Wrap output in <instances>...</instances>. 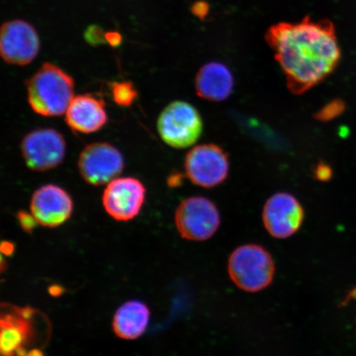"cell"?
<instances>
[{
    "label": "cell",
    "instance_id": "cell-12",
    "mask_svg": "<svg viewBox=\"0 0 356 356\" xmlns=\"http://www.w3.org/2000/svg\"><path fill=\"white\" fill-rule=\"evenodd\" d=\"M40 41L33 26L22 20L6 22L0 33V51L8 64L26 65L38 55Z\"/></svg>",
    "mask_w": 356,
    "mask_h": 356
},
{
    "label": "cell",
    "instance_id": "cell-8",
    "mask_svg": "<svg viewBox=\"0 0 356 356\" xmlns=\"http://www.w3.org/2000/svg\"><path fill=\"white\" fill-rule=\"evenodd\" d=\"M80 175L88 184L102 186L114 180L124 168V159L113 145L97 142L83 149L79 159Z\"/></svg>",
    "mask_w": 356,
    "mask_h": 356
},
{
    "label": "cell",
    "instance_id": "cell-20",
    "mask_svg": "<svg viewBox=\"0 0 356 356\" xmlns=\"http://www.w3.org/2000/svg\"><path fill=\"white\" fill-rule=\"evenodd\" d=\"M314 175L318 181H327L332 177V169L327 163H319L314 169Z\"/></svg>",
    "mask_w": 356,
    "mask_h": 356
},
{
    "label": "cell",
    "instance_id": "cell-9",
    "mask_svg": "<svg viewBox=\"0 0 356 356\" xmlns=\"http://www.w3.org/2000/svg\"><path fill=\"white\" fill-rule=\"evenodd\" d=\"M304 220L305 211L300 200L287 193L273 195L266 200L262 211L265 229L275 238L291 237L299 231Z\"/></svg>",
    "mask_w": 356,
    "mask_h": 356
},
{
    "label": "cell",
    "instance_id": "cell-23",
    "mask_svg": "<svg viewBox=\"0 0 356 356\" xmlns=\"http://www.w3.org/2000/svg\"><path fill=\"white\" fill-rule=\"evenodd\" d=\"M65 289L60 286H51L49 288V292H50L51 296L57 297L62 295Z\"/></svg>",
    "mask_w": 356,
    "mask_h": 356
},
{
    "label": "cell",
    "instance_id": "cell-19",
    "mask_svg": "<svg viewBox=\"0 0 356 356\" xmlns=\"http://www.w3.org/2000/svg\"><path fill=\"white\" fill-rule=\"evenodd\" d=\"M17 219L19 220L21 228L26 233H32L35 226L38 225L33 213L24 211L17 212Z\"/></svg>",
    "mask_w": 356,
    "mask_h": 356
},
{
    "label": "cell",
    "instance_id": "cell-22",
    "mask_svg": "<svg viewBox=\"0 0 356 356\" xmlns=\"http://www.w3.org/2000/svg\"><path fill=\"white\" fill-rule=\"evenodd\" d=\"M1 252L6 256H11L15 252V245L10 242L4 241L1 244Z\"/></svg>",
    "mask_w": 356,
    "mask_h": 356
},
{
    "label": "cell",
    "instance_id": "cell-10",
    "mask_svg": "<svg viewBox=\"0 0 356 356\" xmlns=\"http://www.w3.org/2000/svg\"><path fill=\"white\" fill-rule=\"evenodd\" d=\"M146 189L134 177L117 178L106 186L102 204L105 211L118 221H129L139 215L145 203Z\"/></svg>",
    "mask_w": 356,
    "mask_h": 356
},
{
    "label": "cell",
    "instance_id": "cell-24",
    "mask_svg": "<svg viewBox=\"0 0 356 356\" xmlns=\"http://www.w3.org/2000/svg\"><path fill=\"white\" fill-rule=\"evenodd\" d=\"M169 180H170V181H169V185L171 186H175L180 184L181 178L179 177V175H172V177L169 178Z\"/></svg>",
    "mask_w": 356,
    "mask_h": 356
},
{
    "label": "cell",
    "instance_id": "cell-18",
    "mask_svg": "<svg viewBox=\"0 0 356 356\" xmlns=\"http://www.w3.org/2000/svg\"><path fill=\"white\" fill-rule=\"evenodd\" d=\"M345 110L346 104L343 100L334 99L318 111L314 115V118L319 122H330L340 117Z\"/></svg>",
    "mask_w": 356,
    "mask_h": 356
},
{
    "label": "cell",
    "instance_id": "cell-16",
    "mask_svg": "<svg viewBox=\"0 0 356 356\" xmlns=\"http://www.w3.org/2000/svg\"><path fill=\"white\" fill-rule=\"evenodd\" d=\"M149 318L150 312L145 302L140 300L124 302L114 315V333L122 339H137L145 332Z\"/></svg>",
    "mask_w": 356,
    "mask_h": 356
},
{
    "label": "cell",
    "instance_id": "cell-11",
    "mask_svg": "<svg viewBox=\"0 0 356 356\" xmlns=\"http://www.w3.org/2000/svg\"><path fill=\"white\" fill-rule=\"evenodd\" d=\"M35 311L29 307H11L0 318V353L2 356H26V347L35 337L33 320Z\"/></svg>",
    "mask_w": 356,
    "mask_h": 356
},
{
    "label": "cell",
    "instance_id": "cell-6",
    "mask_svg": "<svg viewBox=\"0 0 356 356\" xmlns=\"http://www.w3.org/2000/svg\"><path fill=\"white\" fill-rule=\"evenodd\" d=\"M185 169L195 185L204 188H216L228 177L229 155L215 144L195 146L186 155Z\"/></svg>",
    "mask_w": 356,
    "mask_h": 356
},
{
    "label": "cell",
    "instance_id": "cell-3",
    "mask_svg": "<svg viewBox=\"0 0 356 356\" xmlns=\"http://www.w3.org/2000/svg\"><path fill=\"white\" fill-rule=\"evenodd\" d=\"M228 270L236 286L244 291L255 293L273 282L275 265L264 247L247 244L235 249L230 255Z\"/></svg>",
    "mask_w": 356,
    "mask_h": 356
},
{
    "label": "cell",
    "instance_id": "cell-17",
    "mask_svg": "<svg viewBox=\"0 0 356 356\" xmlns=\"http://www.w3.org/2000/svg\"><path fill=\"white\" fill-rule=\"evenodd\" d=\"M113 99L119 106H131L136 100L138 92L131 82H115L111 83Z\"/></svg>",
    "mask_w": 356,
    "mask_h": 356
},
{
    "label": "cell",
    "instance_id": "cell-2",
    "mask_svg": "<svg viewBox=\"0 0 356 356\" xmlns=\"http://www.w3.org/2000/svg\"><path fill=\"white\" fill-rule=\"evenodd\" d=\"M29 104L43 117L63 115L74 99V83L59 67L44 63L26 81Z\"/></svg>",
    "mask_w": 356,
    "mask_h": 356
},
{
    "label": "cell",
    "instance_id": "cell-7",
    "mask_svg": "<svg viewBox=\"0 0 356 356\" xmlns=\"http://www.w3.org/2000/svg\"><path fill=\"white\" fill-rule=\"evenodd\" d=\"M22 155L31 170L44 172L59 166L65 156V141L54 129H39L22 141Z\"/></svg>",
    "mask_w": 356,
    "mask_h": 356
},
{
    "label": "cell",
    "instance_id": "cell-1",
    "mask_svg": "<svg viewBox=\"0 0 356 356\" xmlns=\"http://www.w3.org/2000/svg\"><path fill=\"white\" fill-rule=\"evenodd\" d=\"M266 38L293 95L318 86L339 63L340 47L330 21L306 17L299 22H280L270 26Z\"/></svg>",
    "mask_w": 356,
    "mask_h": 356
},
{
    "label": "cell",
    "instance_id": "cell-25",
    "mask_svg": "<svg viewBox=\"0 0 356 356\" xmlns=\"http://www.w3.org/2000/svg\"><path fill=\"white\" fill-rule=\"evenodd\" d=\"M26 356H44V354L41 350L33 349L29 350Z\"/></svg>",
    "mask_w": 356,
    "mask_h": 356
},
{
    "label": "cell",
    "instance_id": "cell-21",
    "mask_svg": "<svg viewBox=\"0 0 356 356\" xmlns=\"http://www.w3.org/2000/svg\"><path fill=\"white\" fill-rule=\"evenodd\" d=\"M106 41L113 47L119 46L122 42V37L118 33L111 32L108 33L105 35Z\"/></svg>",
    "mask_w": 356,
    "mask_h": 356
},
{
    "label": "cell",
    "instance_id": "cell-13",
    "mask_svg": "<svg viewBox=\"0 0 356 356\" xmlns=\"http://www.w3.org/2000/svg\"><path fill=\"white\" fill-rule=\"evenodd\" d=\"M72 199L66 191L56 185L48 184L35 191L30 210L38 225L56 228L63 225L72 215Z\"/></svg>",
    "mask_w": 356,
    "mask_h": 356
},
{
    "label": "cell",
    "instance_id": "cell-4",
    "mask_svg": "<svg viewBox=\"0 0 356 356\" xmlns=\"http://www.w3.org/2000/svg\"><path fill=\"white\" fill-rule=\"evenodd\" d=\"M157 126L162 140L175 149L197 143L203 131L202 115L193 105L184 101L168 104L159 115Z\"/></svg>",
    "mask_w": 356,
    "mask_h": 356
},
{
    "label": "cell",
    "instance_id": "cell-15",
    "mask_svg": "<svg viewBox=\"0 0 356 356\" xmlns=\"http://www.w3.org/2000/svg\"><path fill=\"white\" fill-rule=\"evenodd\" d=\"M195 87L197 95L204 100L225 101L233 92L234 75L228 67L220 62H210L199 70Z\"/></svg>",
    "mask_w": 356,
    "mask_h": 356
},
{
    "label": "cell",
    "instance_id": "cell-14",
    "mask_svg": "<svg viewBox=\"0 0 356 356\" xmlns=\"http://www.w3.org/2000/svg\"><path fill=\"white\" fill-rule=\"evenodd\" d=\"M65 113L68 126L80 133L99 131L108 122L104 102L90 95L74 97Z\"/></svg>",
    "mask_w": 356,
    "mask_h": 356
},
{
    "label": "cell",
    "instance_id": "cell-26",
    "mask_svg": "<svg viewBox=\"0 0 356 356\" xmlns=\"http://www.w3.org/2000/svg\"><path fill=\"white\" fill-rule=\"evenodd\" d=\"M350 297L353 298V299L356 300V289L354 291H351L350 293Z\"/></svg>",
    "mask_w": 356,
    "mask_h": 356
},
{
    "label": "cell",
    "instance_id": "cell-5",
    "mask_svg": "<svg viewBox=\"0 0 356 356\" xmlns=\"http://www.w3.org/2000/svg\"><path fill=\"white\" fill-rule=\"evenodd\" d=\"M220 221V213L215 203L203 197L184 200L175 213L178 232L190 241L210 239L219 229Z\"/></svg>",
    "mask_w": 356,
    "mask_h": 356
}]
</instances>
